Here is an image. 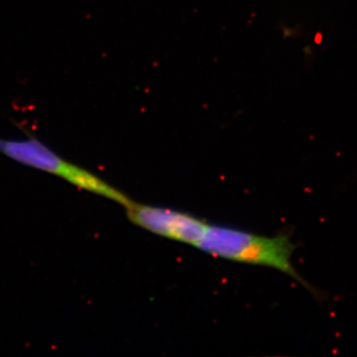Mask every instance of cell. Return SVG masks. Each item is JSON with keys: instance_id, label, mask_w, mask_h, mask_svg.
<instances>
[{"instance_id": "cell-1", "label": "cell", "mask_w": 357, "mask_h": 357, "mask_svg": "<svg viewBox=\"0 0 357 357\" xmlns=\"http://www.w3.org/2000/svg\"><path fill=\"white\" fill-rule=\"evenodd\" d=\"M196 248L230 261L273 268L312 290L294 267L295 245L287 236H259L232 227L208 225Z\"/></svg>"}, {"instance_id": "cell-2", "label": "cell", "mask_w": 357, "mask_h": 357, "mask_svg": "<svg viewBox=\"0 0 357 357\" xmlns=\"http://www.w3.org/2000/svg\"><path fill=\"white\" fill-rule=\"evenodd\" d=\"M0 153L23 165L58 176L79 189L105 197L124 208L133 202L95 174L62 158L31 134H28L26 139L0 138Z\"/></svg>"}, {"instance_id": "cell-3", "label": "cell", "mask_w": 357, "mask_h": 357, "mask_svg": "<svg viewBox=\"0 0 357 357\" xmlns=\"http://www.w3.org/2000/svg\"><path fill=\"white\" fill-rule=\"evenodd\" d=\"M128 220L156 236L196 248L208 223L184 211L131 203L126 206Z\"/></svg>"}]
</instances>
